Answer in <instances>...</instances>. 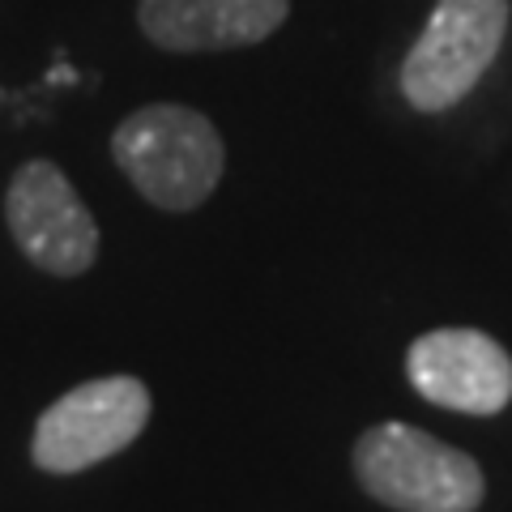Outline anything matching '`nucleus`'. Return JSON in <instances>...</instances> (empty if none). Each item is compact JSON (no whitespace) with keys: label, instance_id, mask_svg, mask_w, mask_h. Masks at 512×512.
I'll return each mask as SVG.
<instances>
[{"label":"nucleus","instance_id":"obj_5","mask_svg":"<svg viewBox=\"0 0 512 512\" xmlns=\"http://www.w3.org/2000/svg\"><path fill=\"white\" fill-rule=\"evenodd\" d=\"M5 218L18 248L47 274L77 278L99 256V227L52 163H26L9 184Z\"/></svg>","mask_w":512,"mask_h":512},{"label":"nucleus","instance_id":"obj_6","mask_svg":"<svg viewBox=\"0 0 512 512\" xmlns=\"http://www.w3.org/2000/svg\"><path fill=\"white\" fill-rule=\"evenodd\" d=\"M410 384L427 402L461 414H495L512 402V359L478 329L423 333L406 355Z\"/></svg>","mask_w":512,"mask_h":512},{"label":"nucleus","instance_id":"obj_2","mask_svg":"<svg viewBox=\"0 0 512 512\" xmlns=\"http://www.w3.org/2000/svg\"><path fill=\"white\" fill-rule=\"evenodd\" d=\"M355 474L367 495L397 512H474L483 470L470 453L410 423H380L355 448Z\"/></svg>","mask_w":512,"mask_h":512},{"label":"nucleus","instance_id":"obj_7","mask_svg":"<svg viewBox=\"0 0 512 512\" xmlns=\"http://www.w3.org/2000/svg\"><path fill=\"white\" fill-rule=\"evenodd\" d=\"M291 0H141L137 18L167 52H227L269 39Z\"/></svg>","mask_w":512,"mask_h":512},{"label":"nucleus","instance_id":"obj_1","mask_svg":"<svg viewBox=\"0 0 512 512\" xmlns=\"http://www.w3.org/2000/svg\"><path fill=\"white\" fill-rule=\"evenodd\" d=\"M120 171L163 210H192L222 180V137L192 107L154 103L133 111L111 137Z\"/></svg>","mask_w":512,"mask_h":512},{"label":"nucleus","instance_id":"obj_4","mask_svg":"<svg viewBox=\"0 0 512 512\" xmlns=\"http://www.w3.org/2000/svg\"><path fill=\"white\" fill-rule=\"evenodd\" d=\"M150 419V393L133 376L77 384L39 419L35 461L52 474H77L128 448Z\"/></svg>","mask_w":512,"mask_h":512},{"label":"nucleus","instance_id":"obj_3","mask_svg":"<svg viewBox=\"0 0 512 512\" xmlns=\"http://www.w3.org/2000/svg\"><path fill=\"white\" fill-rule=\"evenodd\" d=\"M508 35V0H436L402 64V94L419 111H448L478 86Z\"/></svg>","mask_w":512,"mask_h":512}]
</instances>
